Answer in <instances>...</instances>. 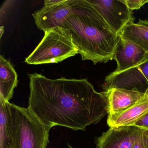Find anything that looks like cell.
I'll return each mask as SVG.
<instances>
[{
  "instance_id": "1",
  "label": "cell",
  "mask_w": 148,
  "mask_h": 148,
  "mask_svg": "<svg viewBox=\"0 0 148 148\" xmlns=\"http://www.w3.org/2000/svg\"><path fill=\"white\" fill-rule=\"evenodd\" d=\"M30 95L28 108L47 125L85 130L109 113L107 98L86 79L48 78L28 74Z\"/></svg>"
},
{
  "instance_id": "2",
  "label": "cell",
  "mask_w": 148,
  "mask_h": 148,
  "mask_svg": "<svg viewBox=\"0 0 148 148\" xmlns=\"http://www.w3.org/2000/svg\"><path fill=\"white\" fill-rule=\"evenodd\" d=\"M63 27L70 32L82 60L96 65L113 59L120 36L110 28L90 0H73Z\"/></svg>"
},
{
  "instance_id": "3",
  "label": "cell",
  "mask_w": 148,
  "mask_h": 148,
  "mask_svg": "<svg viewBox=\"0 0 148 148\" xmlns=\"http://www.w3.org/2000/svg\"><path fill=\"white\" fill-rule=\"evenodd\" d=\"M9 109L12 148H46L52 126L41 123L28 108L9 103Z\"/></svg>"
},
{
  "instance_id": "4",
  "label": "cell",
  "mask_w": 148,
  "mask_h": 148,
  "mask_svg": "<svg viewBox=\"0 0 148 148\" xmlns=\"http://www.w3.org/2000/svg\"><path fill=\"white\" fill-rule=\"evenodd\" d=\"M79 53L69 30L56 27L45 32V35L25 62L28 64H57Z\"/></svg>"
},
{
  "instance_id": "5",
  "label": "cell",
  "mask_w": 148,
  "mask_h": 148,
  "mask_svg": "<svg viewBox=\"0 0 148 148\" xmlns=\"http://www.w3.org/2000/svg\"><path fill=\"white\" fill-rule=\"evenodd\" d=\"M103 88L105 91L112 88H123L144 92L148 88V58L124 71H113L106 77Z\"/></svg>"
},
{
  "instance_id": "6",
  "label": "cell",
  "mask_w": 148,
  "mask_h": 148,
  "mask_svg": "<svg viewBox=\"0 0 148 148\" xmlns=\"http://www.w3.org/2000/svg\"><path fill=\"white\" fill-rule=\"evenodd\" d=\"M110 28L120 35L125 27L134 22L133 11L125 0H90Z\"/></svg>"
},
{
  "instance_id": "7",
  "label": "cell",
  "mask_w": 148,
  "mask_h": 148,
  "mask_svg": "<svg viewBox=\"0 0 148 148\" xmlns=\"http://www.w3.org/2000/svg\"><path fill=\"white\" fill-rule=\"evenodd\" d=\"M73 0H63L61 3L49 6H44L33 14L38 28L45 32L56 27H63L65 20L71 12Z\"/></svg>"
},
{
  "instance_id": "8",
  "label": "cell",
  "mask_w": 148,
  "mask_h": 148,
  "mask_svg": "<svg viewBox=\"0 0 148 148\" xmlns=\"http://www.w3.org/2000/svg\"><path fill=\"white\" fill-rule=\"evenodd\" d=\"M143 130L134 126L110 128L96 139L97 148H132Z\"/></svg>"
},
{
  "instance_id": "9",
  "label": "cell",
  "mask_w": 148,
  "mask_h": 148,
  "mask_svg": "<svg viewBox=\"0 0 148 148\" xmlns=\"http://www.w3.org/2000/svg\"><path fill=\"white\" fill-rule=\"evenodd\" d=\"M119 36L113 58L117 63V68L114 71L116 73L137 66L148 58V53L122 35Z\"/></svg>"
},
{
  "instance_id": "10",
  "label": "cell",
  "mask_w": 148,
  "mask_h": 148,
  "mask_svg": "<svg viewBox=\"0 0 148 148\" xmlns=\"http://www.w3.org/2000/svg\"><path fill=\"white\" fill-rule=\"evenodd\" d=\"M148 112V88L142 98L132 106L114 114H108L107 124L110 128L133 126Z\"/></svg>"
},
{
  "instance_id": "11",
  "label": "cell",
  "mask_w": 148,
  "mask_h": 148,
  "mask_svg": "<svg viewBox=\"0 0 148 148\" xmlns=\"http://www.w3.org/2000/svg\"><path fill=\"white\" fill-rule=\"evenodd\" d=\"M103 92L108 100V114H114L126 110L136 103L145 93L136 90L123 88H112Z\"/></svg>"
},
{
  "instance_id": "12",
  "label": "cell",
  "mask_w": 148,
  "mask_h": 148,
  "mask_svg": "<svg viewBox=\"0 0 148 148\" xmlns=\"http://www.w3.org/2000/svg\"><path fill=\"white\" fill-rule=\"evenodd\" d=\"M18 74L10 61L0 56V97L9 102L18 85Z\"/></svg>"
},
{
  "instance_id": "13",
  "label": "cell",
  "mask_w": 148,
  "mask_h": 148,
  "mask_svg": "<svg viewBox=\"0 0 148 148\" xmlns=\"http://www.w3.org/2000/svg\"><path fill=\"white\" fill-rule=\"evenodd\" d=\"M120 35L148 53V26L138 21L126 25Z\"/></svg>"
},
{
  "instance_id": "14",
  "label": "cell",
  "mask_w": 148,
  "mask_h": 148,
  "mask_svg": "<svg viewBox=\"0 0 148 148\" xmlns=\"http://www.w3.org/2000/svg\"><path fill=\"white\" fill-rule=\"evenodd\" d=\"M9 103L0 97V148H12Z\"/></svg>"
},
{
  "instance_id": "15",
  "label": "cell",
  "mask_w": 148,
  "mask_h": 148,
  "mask_svg": "<svg viewBox=\"0 0 148 148\" xmlns=\"http://www.w3.org/2000/svg\"><path fill=\"white\" fill-rule=\"evenodd\" d=\"M132 148H148V138L146 130H142Z\"/></svg>"
},
{
  "instance_id": "16",
  "label": "cell",
  "mask_w": 148,
  "mask_h": 148,
  "mask_svg": "<svg viewBox=\"0 0 148 148\" xmlns=\"http://www.w3.org/2000/svg\"><path fill=\"white\" fill-rule=\"evenodd\" d=\"M125 3L130 10H138L148 3V0H125Z\"/></svg>"
},
{
  "instance_id": "17",
  "label": "cell",
  "mask_w": 148,
  "mask_h": 148,
  "mask_svg": "<svg viewBox=\"0 0 148 148\" xmlns=\"http://www.w3.org/2000/svg\"><path fill=\"white\" fill-rule=\"evenodd\" d=\"M133 126L148 131V112L138 120Z\"/></svg>"
},
{
  "instance_id": "18",
  "label": "cell",
  "mask_w": 148,
  "mask_h": 148,
  "mask_svg": "<svg viewBox=\"0 0 148 148\" xmlns=\"http://www.w3.org/2000/svg\"><path fill=\"white\" fill-rule=\"evenodd\" d=\"M63 1V0H45L44 2V6H49L54 5L61 3Z\"/></svg>"
},
{
  "instance_id": "19",
  "label": "cell",
  "mask_w": 148,
  "mask_h": 148,
  "mask_svg": "<svg viewBox=\"0 0 148 148\" xmlns=\"http://www.w3.org/2000/svg\"><path fill=\"white\" fill-rule=\"evenodd\" d=\"M142 24H144V25H146L148 26V21L146 20H139V21Z\"/></svg>"
},
{
  "instance_id": "20",
  "label": "cell",
  "mask_w": 148,
  "mask_h": 148,
  "mask_svg": "<svg viewBox=\"0 0 148 148\" xmlns=\"http://www.w3.org/2000/svg\"><path fill=\"white\" fill-rule=\"evenodd\" d=\"M4 32V26H1L0 27V35H1V38L2 37V34Z\"/></svg>"
},
{
  "instance_id": "21",
  "label": "cell",
  "mask_w": 148,
  "mask_h": 148,
  "mask_svg": "<svg viewBox=\"0 0 148 148\" xmlns=\"http://www.w3.org/2000/svg\"><path fill=\"white\" fill-rule=\"evenodd\" d=\"M68 148H73V147H72V146H71V145H70L69 144H68Z\"/></svg>"
},
{
  "instance_id": "22",
  "label": "cell",
  "mask_w": 148,
  "mask_h": 148,
  "mask_svg": "<svg viewBox=\"0 0 148 148\" xmlns=\"http://www.w3.org/2000/svg\"><path fill=\"white\" fill-rule=\"evenodd\" d=\"M147 136H148V131L147 130Z\"/></svg>"
}]
</instances>
